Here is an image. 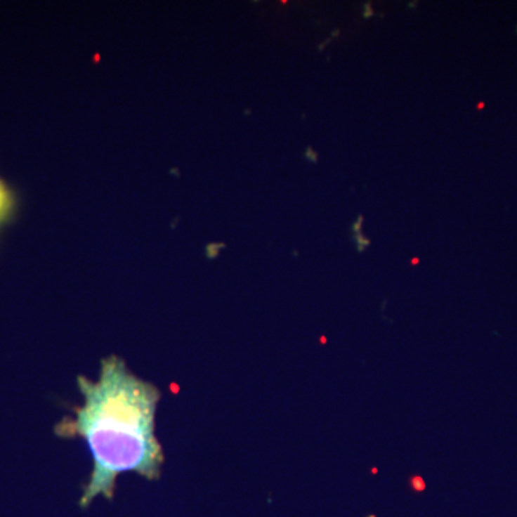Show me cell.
<instances>
[{
    "mask_svg": "<svg viewBox=\"0 0 517 517\" xmlns=\"http://www.w3.org/2000/svg\"><path fill=\"white\" fill-rule=\"evenodd\" d=\"M0 204H2V196H0Z\"/></svg>",
    "mask_w": 517,
    "mask_h": 517,
    "instance_id": "cell-3",
    "label": "cell"
},
{
    "mask_svg": "<svg viewBox=\"0 0 517 517\" xmlns=\"http://www.w3.org/2000/svg\"><path fill=\"white\" fill-rule=\"evenodd\" d=\"M84 404L77 417L56 427L62 437H82L93 459V470L81 497L82 507L96 497L111 500L121 473H137L155 480L163 466V448L155 437L159 391L136 377L118 357L103 361L100 378L78 377Z\"/></svg>",
    "mask_w": 517,
    "mask_h": 517,
    "instance_id": "cell-1",
    "label": "cell"
},
{
    "mask_svg": "<svg viewBox=\"0 0 517 517\" xmlns=\"http://www.w3.org/2000/svg\"><path fill=\"white\" fill-rule=\"evenodd\" d=\"M369 517H375V516H369Z\"/></svg>",
    "mask_w": 517,
    "mask_h": 517,
    "instance_id": "cell-4",
    "label": "cell"
},
{
    "mask_svg": "<svg viewBox=\"0 0 517 517\" xmlns=\"http://www.w3.org/2000/svg\"><path fill=\"white\" fill-rule=\"evenodd\" d=\"M410 484H411V487H412L415 492H424V490H426V486H427L426 481H424V478H423V477H419V476L411 477V478H410Z\"/></svg>",
    "mask_w": 517,
    "mask_h": 517,
    "instance_id": "cell-2",
    "label": "cell"
}]
</instances>
